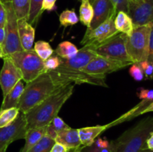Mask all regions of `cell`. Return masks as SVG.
Returning a JSON list of instances; mask_svg holds the SVG:
<instances>
[{
  "label": "cell",
  "instance_id": "obj_1",
  "mask_svg": "<svg viewBox=\"0 0 153 152\" xmlns=\"http://www.w3.org/2000/svg\"><path fill=\"white\" fill-rule=\"evenodd\" d=\"M74 84H69L57 89L52 95L25 113L27 129L47 126L58 116L66 101L72 96Z\"/></svg>",
  "mask_w": 153,
  "mask_h": 152
},
{
  "label": "cell",
  "instance_id": "obj_2",
  "mask_svg": "<svg viewBox=\"0 0 153 152\" xmlns=\"http://www.w3.org/2000/svg\"><path fill=\"white\" fill-rule=\"evenodd\" d=\"M153 131V116L139 121L135 125L111 141L113 152H140L145 148L146 141Z\"/></svg>",
  "mask_w": 153,
  "mask_h": 152
},
{
  "label": "cell",
  "instance_id": "obj_3",
  "mask_svg": "<svg viewBox=\"0 0 153 152\" xmlns=\"http://www.w3.org/2000/svg\"><path fill=\"white\" fill-rule=\"evenodd\" d=\"M57 88L47 72L27 83L19 100L18 108L19 111L26 113L46 98L52 95Z\"/></svg>",
  "mask_w": 153,
  "mask_h": 152
},
{
  "label": "cell",
  "instance_id": "obj_4",
  "mask_svg": "<svg viewBox=\"0 0 153 152\" xmlns=\"http://www.w3.org/2000/svg\"><path fill=\"white\" fill-rule=\"evenodd\" d=\"M47 72L52 77L57 88L72 84V83L76 84L88 83L104 87L108 86L106 83V76L89 75L84 72L81 69L68 68L61 65H60L56 69Z\"/></svg>",
  "mask_w": 153,
  "mask_h": 152
},
{
  "label": "cell",
  "instance_id": "obj_5",
  "mask_svg": "<svg viewBox=\"0 0 153 152\" xmlns=\"http://www.w3.org/2000/svg\"><path fill=\"white\" fill-rule=\"evenodd\" d=\"M152 22L135 26L126 40V49L130 59L134 63H139L149 59V35Z\"/></svg>",
  "mask_w": 153,
  "mask_h": 152
},
{
  "label": "cell",
  "instance_id": "obj_6",
  "mask_svg": "<svg viewBox=\"0 0 153 152\" xmlns=\"http://www.w3.org/2000/svg\"><path fill=\"white\" fill-rule=\"evenodd\" d=\"M16 66L22 75L23 81L28 83L40 75L46 72L44 61L36 54L34 49L21 51L7 55Z\"/></svg>",
  "mask_w": 153,
  "mask_h": 152
},
{
  "label": "cell",
  "instance_id": "obj_7",
  "mask_svg": "<svg viewBox=\"0 0 153 152\" xmlns=\"http://www.w3.org/2000/svg\"><path fill=\"white\" fill-rule=\"evenodd\" d=\"M127 37L126 34L118 33L104 43L88 49L94 51L98 56L133 63L127 52Z\"/></svg>",
  "mask_w": 153,
  "mask_h": 152
},
{
  "label": "cell",
  "instance_id": "obj_8",
  "mask_svg": "<svg viewBox=\"0 0 153 152\" xmlns=\"http://www.w3.org/2000/svg\"><path fill=\"white\" fill-rule=\"evenodd\" d=\"M7 13L5 29V39L1 46V51L4 56L22 51L19 42V31H18V19L16 16L11 1L4 4Z\"/></svg>",
  "mask_w": 153,
  "mask_h": 152
},
{
  "label": "cell",
  "instance_id": "obj_9",
  "mask_svg": "<svg viewBox=\"0 0 153 152\" xmlns=\"http://www.w3.org/2000/svg\"><path fill=\"white\" fill-rule=\"evenodd\" d=\"M116 14H113L94 29H88L81 41L83 47L91 48L104 43L114 35L120 33L114 25V18Z\"/></svg>",
  "mask_w": 153,
  "mask_h": 152
},
{
  "label": "cell",
  "instance_id": "obj_10",
  "mask_svg": "<svg viewBox=\"0 0 153 152\" xmlns=\"http://www.w3.org/2000/svg\"><path fill=\"white\" fill-rule=\"evenodd\" d=\"M25 113L19 112L17 118L7 126L0 128V151L7 150L10 143L25 139L27 132Z\"/></svg>",
  "mask_w": 153,
  "mask_h": 152
},
{
  "label": "cell",
  "instance_id": "obj_11",
  "mask_svg": "<svg viewBox=\"0 0 153 152\" xmlns=\"http://www.w3.org/2000/svg\"><path fill=\"white\" fill-rule=\"evenodd\" d=\"M132 64L133 63L128 61L97 56L84 67L82 71L89 75L106 76L107 74L119 71Z\"/></svg>",
  "mask_w": 153,
  "mask_h": 152
},
{
  "label": "cell",
  "instance_id": "obj_12",
  "mask_svg": "<svg viewBox=\"0 0 153 152\" xmlns=\"http://www.w3.org/2000/svg\"><path fill=\"white\" fill-rule=\"evenodd\" d=\"M128 14L134 27L153 21V0H138L128 2Z\"/></svg>",
  "mask_w": 153,
  "mask_h": 152
},
{
  "label": "cell",
  "instance_id": "obj_13",
  "mask_svg": "<svg viewBox=\"0 0 153 152\" xmlns=\"http://www.w3.org/2000/svg\"><path fill=\"white\" fill-rule=\"evenodd\" d=\"M3 60L4 63L0 72V86L4 97L19 80H22V75L8 56H4Z\"/></svg>",
  "mask_w": 153,
  "mask_h": 152
},
{
  "label": "cell",
  "instance_id": "obj_14",
  "mask_svg": "<svg viewBox=\"0 0 153 152\" xmlns=\"http://www.w3.org/2000/svg\"><path fill=\"white\" fill-rule=\"evenodd\" d=\"M128 113H126L121 116L117 119L109 124H106L105 125H96L94 127H86L79 129V137H80L81 143L83 146H89L94 144V141L99 137V136L102 134L104 131L113 127L114 125L120 124L123 122L128 121Z\"/></svg>",
  "mask_w": 153,
  "mask_h": 152
},
{
  "label": "cell",
  "instance_id": "obj_15",
  "mask_svg": "<svg viewBox=\"0 0 153 152\" xmlns=\"http://www.w3.org/2000/svg\"><path fill=\"white\" fill-rule=\"evenodd\" d=\"M94 8V18L88 29H94L107 20L111 15L117 13L111 0H91Z\"/></svg>",
  "mask_w": 153,
  "mask_h": 152
},
{
  "label": "cell",
  "instance_id": "obj_16",
  "mask_svg": "<svg viewBox=\"0 0 153 152\" xmlns=\"http://www.w3.org/2000/svg\"><path fill=\"white\" fill-rule=\"evenodd\" d=\"M97 56L98 55L92 49L82 47L73 58L67 60L61 58V65L68 68L82 70L84 67L86 66L92 60H94Z\"/></svg>",
  "mask_w": 153,
  "mask_h": 152
},
{
  "label": "cell",
  "instance_id": "obj_17",
  "mask_svg": "<svg viewBox=\"0 0 153 152\" xmlns=\"http://www.w3.org/2000/svg\"><path fill=\"white\" fill-rule=\"evenodd\" d=\"M19 42L23 51L32 49L35 38V28L28 22L27 19H19L17 21Z\"/></svg>",
  "mask_w": 153,
  "mask_h": 152
},
{
  "label": "cell",
  "instance_id": "obj_18",
  "mask_svg": "<svg viewBox=\"0 0 153 152\" xmlns=\"http://www.w3.org/2000/svg\"><path fill=\"white\" fill-rule=\"evenodd\" d=\"M55 141L68 148H74L82 145L79 137V129H73L71 128L60 131L57 134Z\"/></svg>",
  "mask_w": 153,
  "mask_h": 152
},
{
  "label": "cell",
  "instance_id": "obj_19",
  "mask_svg": "<svg viewBox=\"0 0 153 152\" xmlns=\"http://www.w3.org/2000/svg\"><path fill=\"white\" fill-rule=\"evenodd\" d=\"M24 88L25 86H24L23 80L22 79L19 80L16 84L9 91L8 93L4 97L0 110L12 108V107H17Z\"/></svg>",
  "mask_w": 153,
  "mask_h": 152
},
{
  "label": "cell",
  "instance_id": "obj_20",
  "mask_svg": "<svg viewBox=\"0 0 153 152\" xmlns=\"http://www.w3.org/2000/svg\"><path fill=\"white\" fill-rule=\"evenodd\" d=\"M114 25L120 33L130 36L134 30V25L129 15L124 11H118L114 18Z\"/></svg>",
  "mask_w": 153,
  "mask_h": 152
},
{
  "label": "cell",
  "instance_id": "obj_21",
  "mask_svg": "<svg viewBox=\"0 0 153 152\" xmlns=\"http://www.w3.org/2000/svg\"><path fill=\"white\" fill-rule=\"evenodd\" d=\"M46 128H47V126L27 130L25 137L24 139L25 140V145L19 152H27L34 145L37 144L46 135Z\"/></svg>",
  "mask_w": 153,
  "mask_h": 152
},
{
  "label": "cell",
  "instance_id": "obj_22",
  "mask_svg": "<svg viewBox=\"0 0 153 152\" xmlns=\"http://www.w3.org/2000/svg\"><path fill=\"white\" fill-rule=\"evenodd\" d=\"M55 52L62 59H70L79 52L77 46L70 41H64L58 45Z\"/></svg>",
  "mask_w": 153,
  "mask_h": 152
},
{
  "label": "cell",
  "instance_id": "obj_23",
  "mask_svg": "<svg viewBox=\"0 0 153 152\" xmlns=\"http://www.w3.org/2000/svg\"><path fill=\"white\" fill-rule=\"evenodd\" d=\"M79 19L85 26L89 28L94 18V8L89 0H81Z\"/></svg>",
  "mask_w": 153,
  "mask_h": 152
},
{
  "label": "cell",
  "instance_id": "obj_24",
  "mask_svg": "<svg viewBox=\"0 0 153 152\" xmlns=\"http://www.w3.org/2000/svg\"><path fill=\"white\" fill-rule=\"evenodd\" d=\"M30 1L31 0H12V5L18 19H28Z\"/></svg>",
  "mask_w": 153,
  "mask_h": 152
},
{
  "label": "cell",
  "instance_id": "obj_25",
  "mask_svg": "<svg viewBox=\"0 0 153 152\" xmlns=\"http://www.w3.org/2000/svg\"><path fill=\"white\" fill-rule=\"evenodd\" d=\"M19 112L20 111L18 107H12L0 110V128L7 126L11 124L17 118Z\"/></svg>",
  "mask_w": 153,
  "mask_h": 152
},
{
  "label": "cell",
  "instance_id": "obj_26",
  "mask_svg": "<svg viewBox=\"0 0 153 152\" xmlns=\"http://www.w3.org/2000/svg\"><path fill=\"white\" fill-rule=\"evenodd\" d=\"M33 49L43 61L52 56L54 53V50L51 47L50 44L48 42L43 40H39L36 42Z\"/></svg>",
  "mask_w": 153,
  "mask_h": 152
},
{
  "label": "cell",
  "instance_id": "obj_27",
  "mask_svg": "<svg viewBox=\"0 0 153 152\" xmlns=\"http://www.w3.org/2000/svg\"><path fill=\"white\" fill-rule=\"evenodd\" d=\"M79 18L74 9H66L59 16L60 23L64 28L76 25L79 22Z\"/></svg>",
  "mask_w": 153,
  "mask_h": 152
},
{
  "label": "cell",
  "instance_id": "obj_28",
  "mask_svg": "<svg viewBox=\"0 0 153 152\" xmlns=\"http://www.w3.org/2000/svg\"><path fill=\"white\" fill-rule=\"evenodd\" d=\"M43 0H31L30 1L29 12H28V22L31 25H34L39 20L40 15L42 14L41 6Z\"/></svg>",
  "mask_w": 153,
  "mask_h": 152
},
{
  "label": "cell",
  "instance_id": "obj_29",
  "mask_svg": "<svg viewBox=\"0 0 153 152\" xmlns=\"http://www.w3.org/2000/svg\"><path fill=\"white\" fill-rule=\"evenodd\" d=\"M55 143V139H52L45 135L37 144L34 145L27 152H49Z\"/></svg>",
  "mask_w": 153,
  "mask_h": 152
},
{
  "label": "cell",
  "instance_id": "obj_30",
  "mask_svg": "<svg viewBox=\"0 0 153 152\" xmlns=\"http://www.w3.org/2000/svg\"><path fill=\"white\" fill-rule=\"evenodd\" d=\"M61 58L58 56H51L44 61V67L46 72L55 70L61 65Z\"/></svg>",
  "mask_w": 153,
  "mask_h": 152
},
{
  "label": "cell",
  "instance_id": "obj_31",
  "mask_svg": "<svg viewBox=\"0 0 153 152\" xmlns=\"http://www.w3.org/2000/svg\"><path fill=\"white\" fill-rule=\"evenodd\" d=\"M94 143L97 148L98 152H113L111 142L107 139L98 138L94 141Z\"/></svg>",
  "mask_w": 153,
  "mask_h": 152
},
{
  "label": "cell",
  "instance_id": "obj_32",
  "mask_svg": "<svg viewBox=\"0 0 153 152\" xmlns=\"http://www.w3.org/2000/svg\"><path fill=\"white\" fill-rule=\"evenodd\" d=\"M130 75L136 81H141L144 79V74L138 63H133L129 69Z\"/></svg>",
  "mask_w": 153,
  "mask_h": 152
},
{
  "label": "cell",
  "instance_id": "obj_33",
  "mask_svg": "<svg viewBox=\"0 0 153 152\" xmlns=\"http://www.w3.org/2000/svg\"><path fill=\"white\" fill-rule=\"evenodd\" d=\"M139 66H140L144 74V77L146 79H152L153 77V64L149 60L142 61L139 63Z\"/></svg>",
  "mask_w": 153,
  "mask_h": 152
},
{
  "label": "cell",
  "instance_id": "obj_34",
  "mask_svg": "<svg viewBox=\"0 0 153 152\" xmlns=\"http://www.w3.org/2000/svg\"><path fill=\"white\" fill-rule=\"evenodd\" d=\"M82 148H83V145L74 148H68L60 143L55 142L49 152H80Z\"/></svg>",
  "mask_w": 153,
  "mask_h": 152
},
{
  "label": "cell",
  "instance_id": "obj_35",
  "mask_svg": "<svg viewBox=\"0 0 153 152\" xmlns=\"http://www.w3.org/2000/svg\"><path fill=\"white\" fill-rule=\"evenodd\" d=\"M50 124L52 125V126L53 127V128L55 129V131H56L57 133H59L60 131H63V130L67 129V128H70L69 127L64 121L62 120L61 118H60L59 116H57L52 122H50Z\"/></svg>",
  "mask_w": 153,
  "mask_h": 152
},
{
  "label": "cell",
  "instance_id": "obj_36",
  "mask_svg": "<svg viewBox=\"0 0 153 152\" xmlns=\"http://www.w3.org/2000/svg\"><path fill=\"white\" fill-rule=\"evenodd\" d=\"M113 3L117 12L124 11L128 13V0H111Z\"/></svg>",
  "mask_w": 153,
  "mask_h": 152
},
{
  "label": "cell",
  "instance_id": "obj_37",
  "mask_svg": "<svg viewBox=\"0 0 153 152\" xmlns=\"http://www.w3.org/2000/svg\"><path fill=\"white\" fill-rule=\"evenodd\" d=\"M57 0H43L41 6V12L43 13L45 10L52 11L55 9V3Z\"/></svg>",
  "mask_w": 153,
  "mask_h": 152
},
{
  "label": "cell",
  "instance_id": "obj_38",
  "mask_svg": "<svg viewBox=\"0 0 153 152\" xmlns=\"http://www.w3.org/2000/svg\"><path fill=\"white\" fill-rule=\"evenodd\" d=\"M7 13L4 4L0 1V27H4L6 23Z\"/></svg>",
  "mask_w": 153,
  "mask_h": 152
},
{
  "label": "cell",
  "instance_id": "obj_39",
  "mask_svg": "<svg viewBox=\"0 0 153 152\" xmlns=\"http://www.w3.org/2000/svg\"><path fill=\"white\" fill-rule=\"evenodd\" d=\"M153 58V21L152 22V28L150 31V35H149V61Z\"/></svg>",
  "mask_w": 153,
  "mask_h": 152
},
{
  "label": "cell",
  "instance_id": "obj_40",
  "mask_svg": "<svg viewBox=\"0 0 153 152\" xmlns=\"http://www.w3.org/2000/svg\"><path fill=\"white\" fill-rule=\"evenodd\" d=\"M143 149H149V150H153V131L149 134V137L146 141V145Z\"/></svg>",
  "mask_w": 153,
  "mask_h": 152
},
{
  "label": "cell",
  "instance_id": "obj_41",
  "mask_svg": "<svg viewBox=\"0 0 153 152\" xmlns=\"http://www.w3.org/2000/svg\"><path fill=\"white\" fill-rule=\"evenodd\" d=\"M80 152H98L97 148L96 147L95 144H93L89 146H83Z\"/></svg>",
  "mask_w": 153,
  "mask_h": 152
},
{
  "label": "cell",
  "instance_id": "obj_42",
  "mask_svg": "<svg viewBox=\"0 0 153 152\" xmlns=\"http://www.w3.org/2000/svg\"><path fill=\"white\" fill-rule=\"evenodd\" d=\"M5 39V29L4 27H0V47L1 48Z\"/></svg>",
  "mask_w": 153,
  "mask_h": 152
},
{
  "label": "cell",
  "instance_id": "obj_43",
  "mask_svg": "<svg viewBox=\"0 0 153 152\" xmlns=\"http://www.w3.org/2000/svg\"><path fill=\"white\" fill-rule=\"evenodd\" d=\"M149 112H153V101L151 103V104H149V105H148L147 107H146V108H145L144 110L140 113V115L145 114V113H149Z\"/></svg>",
  "mask_w": 153,
  "mask_h": 152
},
{
  "label": "cell",
  "instance_id": "obj_44",
  "mask_svg": "<svg viewBox=\"0 0 153 152\" xmlns=\"http://www.w3.org/2000/svg\"><path fill=\"white\" fill-rule=\"evenodd\" d=\"M140 152H153V150H149V149H143Z\"/></svg>",
  "mask_w": 153,
  "mask_h": 152
},
{
  "label": "cell",
  "instance_id": "obj_45",
  "mask_svg": "<svg viewBox=\"0 0 153 152\" xmlns=\"http://www.w3.org/2000/svg\"><path fill=\"white\" fill-rule=\"evenodd\" d=\"M0 1H1L3 4H4V3H7V2H10L12 0H0Z\"/></svg>",
  "mask_w": 153,
  "mask_h": 152
},
{
  "label": "cell",
  "instance_id": "obj_46",
  "mask_svg": "<svg viewBox=\"0 0 153 152\" xmlns=\"http://www.w3.org/2000/svg\"><path fill=\"white\" fill-rule=\"evenodd\" d=\"M4 58V55H3L2 52H0V58Z\"/></svg>",
  "mask_w": 153,
  "mask_h": 152
},
{
  "label": "cell",
  "instance_id": "obj_47",
  "mask_svg": "<svg viewBox=\"0 0 153 152\" xmlns=\"http://www.w3.org/2000/svg\"><path fill=\"white\" fill-rule=\"evenodd\" d=\"M138 1V0H128V2H131V1Z\"/></svg>",
  "mask_w": 153,
  "mask_h": 152
},
{
  "label": "cell",
  "instance_id": "obj_48",
  "mask_svg": "<svg viewBox=\"0 0 153 152\" xmlns=\"http://www.w3.org/2000/svg\"><path fill=\"white\" fill-rule=\"evenodd\" d=\"M0 152H6V150H3V151H1Z\"/></svg>",
  "mask_w": 153,
  "mask_h": 152
},
{
  "label": "cell",
  "instance_id": "obj_49",
  "mask_svg": "<svg viewBox=\"0 0 153 152\" xmlns=\"http://www.w3.org/2000/svg\"><path fill=\"white\" fill-rule=\"evenodd\" d=\"M0 52H2V51H1V47H0Z\"/></svg>",
  "mask_w": 153,
  "mask_h": 152
},
{
  "label": "cell",
  "instance_id": "obj_50",
  "mask_svg": "<svg viewBox=\"0 0 153 152\" xmlns=\"http://www.w3.org/2000/svg\"><path fill=\"white\" fill-rule=\"evenodd\" d=\"M89 1H91V0H89Z\"/></svg>",
  "mask_w": 153,
  "mask_h": 152
}]
</instances>
